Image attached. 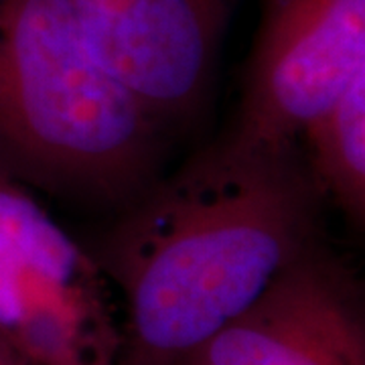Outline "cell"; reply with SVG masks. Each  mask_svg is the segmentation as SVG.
<instances>
[{"label":"cell","mask_w":365,"mask_h":365,"mask_svg":"<svg viewBox=\"0 0 365 365\" xmlns=\"http://www.w3.org/2000/svg\"><path fill=\"white\" fill-rule=\"evenodd\" d=\"M297 144L325 203L355 230L365 223V73L355 78L333 104L314 116Z\"/></svg>","instance_id":"obj_7"},{"label":"cell","mask_w":365,"mask_h":365,"mask_svg":"<svg viewBox=\"0 0 365 365\" xmlns=\"http://www.w3.org/2000/svg\"><path fill=\"white\" fill-rule=\"evenodd\" d=\"M0 339L26 365H118L122 327L100 264L31 195L0 179Z\"/></svg>","instance_id":"obj_3"},{"label":"cell","mask_w":365,"mask_h":365,"mask_svg":"<svg viewBox=\"0 0 365 365\" xmlns=\"http://www.w3.org/2000/svg\"><path fill=\"white\" fill-rule=\"evenodd\" d=\"M260 14L227 130L297 144L300 130L365 73V0H258Z\"/></svg>","instance_id":"obj_4"},{"label":"cell","mask_w":365,"mask_h":365,"mask_svg":"<svg viewBox=\"0 0 365 365\" xmlns=\"http://www.w3.org/2000/svg\"><path fill=\"white\" fill-rule=\"evenodd\" d=\"M181 365H365L364 287L321 240Z\"/></svg>","instance_id":"obj_6"},{"label":"cell","mask_w":365,"mask_h":365,"mask_svg":"<svg viewBox=\"0 0 365 365\" xmlns=\"http://www.w3.org/2000/svg\"><path fill=\"white\" fill-rule=\"evenodd\" d=\"M0 365H26L16 353L0 339Z\"/></svg>","instance_id":"obj_8"},{"label":"cell","mask_w":365,"mask_h":365,"mask_svg":"<svg viewBox=\"0 0 365 365\" xmlns=\"http://www.w3.org/2000/svg\"><path fill=\"white\" fill-rule=\"evenodd\" d=\"M165 143L69 0H0V179L120 209L160 175Z\"/></svg>","instance_id":"obj_2"},{"label":"cell","mask_w":365,"mask_h":365,"mask_svg":"<svg viewBox=\"0 0 365 365\" xmlns=\"http://www.w3.org/2000/svg\"><path fill=\"white\" fill-rule=\"evenodd\" d=\"M242 0H69L106 69L169 134L205 108Z\"/></svg>","instance_id":"obj_5"},{"label":"cell","mask_w":365,"mask_h":365,"mask_svg":"<svg viewBox=\"0 0 365 365\" xmlns=\"http://www.w3.org/2000/svg\"><path fill=\"white\" fill-rule=\"evenodd\" d=\"M299 144L230 130L124 207L91 250L122 300L118 365H181L323 240Z\"/></svg>","instance_id":"obj_1"}]
</instances>
